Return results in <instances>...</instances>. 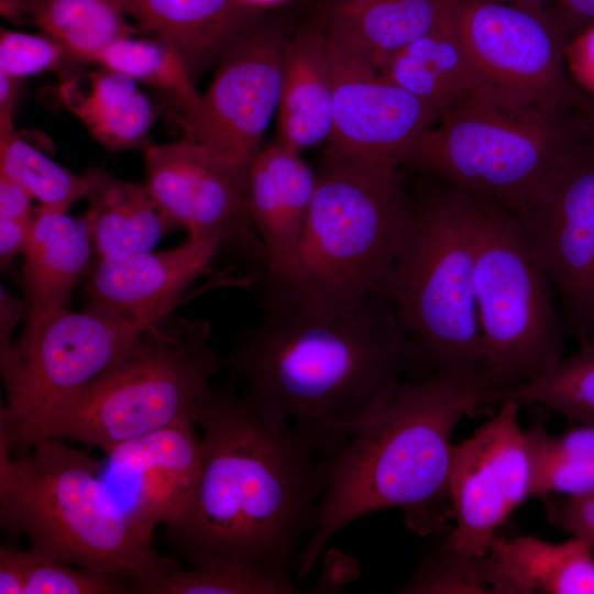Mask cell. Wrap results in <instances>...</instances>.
<instances>
[{"mask_svg": "<svg viewBox=\"0 0 594 594\" xmlns=\"http://www.w3.org/2000/svg\"><path fill=\"white\" fill-rule=\"evenodd\" d=\"M197 425L200 477L184 514L166 526L170 542L197 569L248 564L290 578L296 550L316 526L321 440L232 389H215Z\"/></svg>", "mask_w": 594, "mask_h": 594, "instance_id": "1", "label": "cell"}, {"mask_svg": "<svg viewBox=\"0 0 594 594\" xmlns=\"http://www.w3.org/2000/svg\"><path fill=\"white\" fill-rule=\"evenodd\" d=\"M266 417L295 420L322 443L351 436L384 406L404 374L425 367L387 299L330 309L271 286L260 321L224 359Z\"/></svg>", "mask_w": 594, "mask_h": 594, "instance_id": "2", "label": "cell"}, {"mask_svg": "<svg viewBox=\"0 0 594 594\" xmlns=\"http://www.w3.org/2000/svg\"><path fill=\"white\" fill-rule=\"evenodd\" d=\"M486 405L493 395L482 376L435 372L402 381L369 422L320 461L323 488L316 526L297 560V581L309 575L337 532L364 515L398 508L419 536L444 529L453 517V431Z\"/></svg>", "mask_w": 594, "mask_h": 594, "instance_id": "3", "label": "cell"}, {"mask_svg": "<svg viewBox=\"0 0 594 594\" xmlns=\"http://www.w3.org/2000/svg\"><path fill=\"white\" fill-rule=\"evenodd\" d=\"M12 459L0 436V522L35 554L146 582L182 566L154 547L100 480L101 463L62 439H42Z\"/></svg>", "mask_w": 594, "mask_h": 594, "instance_id": "4", "label": "cell"}, {"mask_svg": "<svg viewBox=\"0 0 594 594\" xmlns=\"http://www.w3.org/2000/svg\"><path fill=\"white\" fill-rule=\"evenodd\" d=\"M169 315L148 323L125 355L57 410L36 431L31 448L54 438L109 454L175 424L197 426L224 359L210 345L208 322Z\"/></svg>", "mask_w": 594, "mask_h": 594, "instance_id": "5", "label": "cell"}, {"mask_svg": "<svg viewBox=\"0 0 594 594\" xmlns=\"http://www.w3.org/2000/svg\"><path fill=\"white\" fill-rule=\"evenodd\" d=\"M298 264L307 302L344 309L380 294L414 222L398 168L322 155Z\"/></svg>", "mask_w": 594, "mask_h": 594, "instance_id": "6", "label": "cell"}, {"mask_svg": "<svg viewBox=\"0 0 594 594\" xmlns=\"http://www.w3.org/2000/svg\"><path fill=\"white\" fill-rule=\"evenodd\" d=\"M474 265L469 195L452 187L415 202L413 227L381 295L433 373L484 377Z\"/></svg>", "mask_w": 594, "mask_h": 594, "instance_id": "7", "label": "cell"}, {"mask_svg": "<svg viewBox=\"0 0 594 594\" xmlns=\"http://www.w3.org/2000/svg\"><path fill=\"white\" fill-rule=\"evenodd\" d=\"M563 110L472 97L440 116L410 162L520 216L585 134L583 116L571 122Z\"/></svg>", "mask_w": 594, "mask_h": 594, "instance_id": "8", "label": "cell"}, {"mask_svg": "<svg viewBox=\"0 0 594 594\" xmlns=\"http://www.w3.org/2000/svg\"><path fill=\"white\" fill-rule=\"evenodd\" d=\"M468 195L484 380L497 404L502 392L561 361L563 330L552 284L520 218L493 200Z\"/></svg>", "mask_w": 594, "mask_h": 594, "instance_id": "9", "label": "cell"}, {"mask_svg": "<svg viewBox=\"0 0 594 594\" xmlns=\"http://www.w3.org/2000/svg\"><path fill=\"white\" fill-rule=\"evenodd\" d=\"M148 323L91 305L28 312L20 338L0 354V436L10 452L31 449L36 431L125 355Z\"/></svg>", "mask_w": 594, "mask_h": 594, "instance_id": "10", "label": "cell"}, {"mask_svg": "<svg viewBox=\"0 0 594 594\" xmlns=\"http://www.w3.org/2000/svg\"><path fill=\"white\" fill-rule=\"evenodd\" d=\"M458 28L477 82V95L506 106L580 102L566 79L565 41L543 11L461 0Z\"/></svg>", "mask_w": 594, "mask_h": 594, "instance_id": "11", "label": "cell"}, {"mask_svg": "<svg viewBox=\"0 0 594 594\" xmlns=\"http://www.w3.org/2000/svg\"><path fill=\"white\" fill-rule=\"evenodd\" d=\"M559 295L563 333L594 338V146L578 144L518 216Z\"/></svg>", "mask_w": 594, "mask_h": 594, "instance_id": "12", "label": "cell"}, {"mask_svg": "<svg viewBox=\"0 0 594 594\" xmlns=\"http://www.w3.org/2000/svg\"><path fill=\"white\" fill-rule=\"evenodd\" d=\"M251 165L227 162L185 138L148 146L145 184L161 211L188 238H216L222 249L266 275L264 246L249 211Z\"/></svg>", "mask_w": 594, "mask_h": 594, "instance_id": "13", "label": "cell"}, {"mask_svg": "<svg viewBox=\"0 0 594 594\" xmlns=\"http://www.w3.org/2000/svg\"><path fill=\"white\" fill-rule=\"evenodd\" d=\"M290 31L266 14L217 65L200 110L180 124L213 155L251 165L276 118Z\"/></svg>", "mask_w": 594, "mask_h": 594, "instance_id": "14", "label": "cell"}, {"mask_svg": "<svg viewBox=\"0 0 594 594\" xmlns=\"http://www.w3.org/2000/svg\"><path fill=\"white\" fill-rule=\"evenodd\" d=\"M498 413L454 446L449 495L455 526L446 541L457 553H488L499 527L532 496V455L518 424L519 404L504 400Z\"/></svg>", "mask_w": 594, "mask_h": 594, "instance_id": "15", "label": "cell"}, {"mask_svg": "<svg viewBox=\"0 0 594 594\" xmlns=\"http://www.w3.org/2000/svg\"><path fill=\"white\" fill-rule=\"evenodd\" d=\"M330 47L334 103L323 154L393 168L410 162L440 116L378 70Z\"/></svg>", "mask_w": 594, "mask_h": 594, "instance_id": "16", "label": "cell"}, {"mask_svg": "<svg viewBox=\"0 0 594 594\" xmlns=\"http://www.w3.org/2000/svg\"><path fill=\"white\" fill-rule=\"evenodd\" d=\"M196 425L179 422L113 449L110 493L145 534L176 522L197 488L202 447Z\"/></svg>", "mask_w": 594, "mask_h": 594, "instance_id": "17", "label": "cell"}, {"mask_svg": "<svg viewBox=\"0 0 594 594\" xmlns=\"http://www.w3.org/2000/svg\"><path fill=\"white\" fill-rule=\"evenodd\" d=\"M220 250L216 238H188L165 251L99 257L85 283L88 305L132 320H157L172 314Z\"/></svg>", "mask_w": 594, "mask_h": 594, "instance_id": "18", "label": "cell"}, {"mask_svg": "<svg viewBox=\"0 0 594 594\" xmlns=\"http://www.w3.org/2000/svg\"><path fill=\"white\" fill-rule=\"evenodd\" d=\"M317 172L275 140L253 160L249 211L264 246L266 277L273 287L299 290L298 251L316 189Z\"/></svg>", "mask_w": 594, "mask_h": 594, "instance_id": "19", "label": "cell"}, {"mask_svg": "<svg viewBox=\"0 0 594 594\" xmlns=\"http://www.w3.org/2000/svg\"><path fill=\"white\" fill-rule=\"evenodd\" d=\"M461 0H315L307 21L342 54L376 70L453 20Z\"/></svg>", "mask_w": 594, "mask_h": 594, "instance_id": "20", "label": "cell"}, {"mask_svg": "<svg viewBox=\"0 0 594 594\" xmlns=\"http://www.w3.org/2000/svg\"><path fill=\"white\" fill-rule=\"evenodd\" d=\"M139 33L170 47L193 79L217 66L266 14L241 0H122Z\"/></svg>", "mask_w": 594, "mask_h": 594, "instance_id": "21", "label": "cell"}, {"mask_svg": "<svg viewBox=\"0 0 594 594\" xmlns=\"http://www.w3.org/2000/svg\"><path fill=\"white\" fill-rule=\"evenodd\" d=\"M334 103V66L326 35L305 21L287 40L276 142L302 153L327 143Z\"/></svg>", "mask_w": 594, "mask_h": 594, "instance_id": "22", "label": "cell"}, {"mask_svg": "<svg viewBox=\"0 0 594 594\" xmlns=\"http://www.w3.org/2000/svg\"><path fill=\"white\" fill-rule=\"evenodd\" d=\"M57 96L111 152L147 148V138L162 109L153 103L131 76L102 67L76 72L61 80Z\"/></svg>", "mask_w": 594, "mask_h": 594, "instance_id": "23", "label": "cell"}, {"mask_svg": "<svg viewBox=\"0 0 594 594\" xmlns=\"http://www.w3.org/2000/svg\"><path fill=\"white\" fill-rule=\"evenodd\" d=\"M23 254L28 312L68 308L72 294L91 268L94 250L85 215L36 211Z\"/></svg>", "mask_w": 594, "mask_h": 594, "instance_id": "24", "label": "cell"}, {"mask_svg": "<svg viewBox=\"0 0 594 594\" xmlns=\"http://www.w3.org/2000/svg\"><path fill=\"white\" fill-rule=\"evenodd\" d=\"M82 175L88 183L85 217L98 257L150 251L180 228L161 211L145 183L123 180L96 166Z\"/></svg>", "mask_w": 594, "mask_h": 594, "instance_id": "25", "label": "cell"}, {"mask_svg": "<svg viewBox=\"0 0 594 594\" xmlns=\"http://www.w3.org/2000/svg\"><path fill=\"white\" fill-rule=\"evenodd\" d=\"M380 73L439 116L477 95L458 15L396 53Z\"/></svg>", "mask_w": 594, "mask_h": 594, "instance_id": "26", "label": "cell"}, {"mask_svg": "<svg viewBox=\"0 0 594 594\" xmlns=\"http://www.w3.org/2000/svg\"><path fill=\"white\" fill-rule=\"evenodd\" d=\"M1 15L58 42L78 67L116 41L139 33L122 0H0Z\"/></svg>", "mask_w": 594, "mask_h": 594, "instance_id": "27", "label": "cell"}, {"mask_svg": "<svg viewBox=\"0 0 594 594\" xmlns=\"http://www.w3.org/2000/svg\"><path fill=\"white\" fill-rule=\"evenodd\" d=\"M593 547L572 537L551 543L536 537L493 539L494 556L521 594H594Z\"/></svg>", "mask_w": 594, "mask_h": 594, "instance_id": "28", "label": "cell"}, {"mask_svg": "<svg viewBox=\"0 0 594 594\" xmlns=\"http://www.w3.org/2000/svg\"><path fill=\"white\" fill-rule=\"evenodd\" d=\"M532 455V496L578 495L594 490V425L561 436L535 422L526 430Z\"/></svg>", "mask_w": 594, "mask_h": 594, "instance_id": "29", "label": "cell"}, {"mask_svg": "<svg viewBox=\"0 0 594 594\" xmlns=\"http://www.w3.org/2000/svg\"><path fill=\"white\" fill-rule=\"evenodd\" d=\"M102 67L124 73L167 95L180 114L179 124L200 110L202 96L179 56L167 45L153 40L125 37L113 42L96 58Z\"/></svg>", "mask_w": 594, "mask_h": 594, "instance_id": "30", "label": "cell"}, {"mask_svg": "<svg viewBox=\"0 0 594 594\" xmlns=\"http://www.w3.org/2000/svg\"><path fill=\"white\" fill-rule=\"evenodd\" d=\"M408 594H521L491 553L469 557L440 542L429 551L413 576L397 591Z\"/></svg>", "mask_w": 594, "mask_h": 594, "instance_id": "31", "label": "cell"}, {"mask_svg": "<svg viewBox=\"0 0 594 594\" xmlns=\"http://www.w3.org/2000/svg\"><path fill=\"white\" fill-rule=\"evenodd\" d=\"M538 378L497 396V404L542 405L570 420L594 425V338Z\"/></svg>", "mask_w": 594, "mask_h": 594, "instance_id": "32", "label": "cell"}, {"mask_svg": "<svg viewBox=\"0 0 594 594\" xmlns=\"http://www.w3.org/2000/svg\"><path fill=\"white\" fill-rule=\"evenodd\" d=\"M0 175L19 183L40 201L34 212H67L88 189L84 175H75L62 167L15 131L0 138Z\"/></svg>", "mask_w": 594, "mask_h": 594, "instance_id": "33", "label": "cell"}, {"mask_svg": "<svg viewBox=\"0 0 594 594\" xmlns=\"http://www.w3.org/2000/svg\"><path fill=\"white\" fill-rule=\"evenodd\" d=\"M136 594H292L298 587L289 576L248 564L183 570L136 582Z\"/></svg>", "mask_w": 594, "mask_h": 594, "instance_id": "34", "label": "cell"}, {"mask_svg": "<svg viewBox=\"0 0 594 594\" xmlns=\"http://www.w3.org/2000/svg\"><path fill=\"white\" fill-rule=\"evenodd\" d=\"M32 552V551H31ZM135 576L97 573L32 552L24 594L133 593Z\"/></svg>", "mask_w": 594, "mask_h": 594, "instance_id": "35", "label": "cell"}, {"mask_svg": "<svg viewBox=\"0 0 594 594\" xmlns=\"http://www.w3.org/2000/svg\"><path fill=\"white\" fill-rule=\"evenodd\" d=\"M44 70L61 73V80L78 72L66 50L52 37L0 29V72L21 79Z\"/></svg>", "mask_w": 594, "mask_h": 594, "instance_id": "36", "label": "cell"}, {"mask_svg": "<svg viewBox=\"0 0 594 594\" xmlns=\"http://www.w3.org/2000/svg\"><path fill=\"white\" fill-rule=\"evenodd\" d=\"M548 521L594 548V490L544 498Z\"/></svg>", "mask_w": 594, "mask_h": 594, "instance_id": "37", "label": "cell"}, {"mask_svg": "<svg viewBox=\"0 0 594 594\" xmlns=\"http://www.w3.org/2000/svg\"><path fill=\"white\" fill-rule=\"evenodd\" d=\"M32 552L0 547V594H24Z\"/></svg>", "mask_w": 594, "mask_h": 594, "instance_id": "38", "label": "cell"}, {"mask_svg": "<svg viewBox=\"0 0 594 594\" xmlns=\"http://www.w3.org/2000/svg\"><path fill=\"white\" fill-rule=\"evenodd\" d=\"M553 19L569 43L594 25V0H557Z\"/></svg>", "mask_w": 594, "mask_h": 594, "instance_id": "39", "label": "cell"}, {"mask_svg": "<svg viewBox=\"0 0 594 594\" xmlns=\"http://www.w3.org/2000/svg\"><path fill=\"white\" fill-rule=\"evenodd\" d=\"M32 199L23 186L0 175V218L33 221L35 216L31 206Z\"/></svg>", "mask_w": 594, "mask_h": 594, "instance_id": "40", "label": "cell"}, {"mask_svg": "<svg viewBox=\"0 0 594 594\" xmlns=\"http://www.w3.org/2000/svg\"><path fill=\"white\" fill-rule=\"evenodd\" d=\"M33 221H21L0 218V263L4 271L14 260L23 253Z\"/></svg>", "mask_w": 594, "mask_h": 594, "instance_id": "41", "label": "cell"}, {"mask_svg": "<svg viewBox=\"0 0 594 594\" xmlns=\"http://www.w3.org/2000/svg\"><path fill=\"white\" fill-rule=\"evenodd\" d=\"M1 327H0V354L6 353L11 346V333L29 308L23 301L12 298L3 288L1 289Z\"/></svg>", "mask_w": 594, "mask_h": 594, "instance_id": "42", "label": "cell"}, {"mask_svg": "<svg viewBox=\"0 0 594 594\" xmlns=\"http://www.w3.org/2000/svg\"><path fill=\"white\" fill-rule=\"evenodd\" d=\"M19 79L0 72V134L13 131V112L19 96Z\"/></svg>", "mask_w": 594, "mask_h": 594, "instance_id": "43", "label": "cell"}, {"mask_svg": "<svg viewBox=\"0 0 594 594\" xmlns=\"http://www.w3.org/2000/svg\"><path fill=\"white\" fill-rule=\"evenodd\" d=\"M583 124L588 141L594 146V101L587 102L583 114Z\"/></svg>", "mask_w": 594, "mask_h": 594, "instance_id": "44", "label": "cell"}, {"mask_svg": "<svg viewBox=\"0 0 594 594\" xmlns=\"http://www.w3.org/2000/svg\"><path fill=\"white\" fill-rule=\"evenodd\" d=\"M243 1L244 3L253 7V8H256V9H260V10H263V11H268V10H272V9H275V8H279L284 4H287L289 3L290 1L293 0H241Z\"/></svg>", "mask_w": 594, "mask_h": 594, "instance_id": "45", "label": "cell"}, {"mask_svg": "<svg viewBox=\"0 0 594 594\" xmlns=\"http://www.w3.org/2000/svg\"><path fill=\"white\" fill-rule=\"evenodd\" d=\"M490 1H497V2H505L510 3L524 8H528L536 11H543V4L547 3L550 0H490Z\"/></svg>", "mask_w": 594, "mask_h": 594, "instance_id": "46", "label": "cell"}]
</instances>
